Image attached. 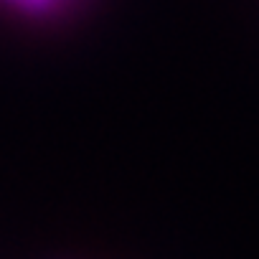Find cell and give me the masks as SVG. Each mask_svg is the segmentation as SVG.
I'll list each match as a JSON object with an SVG mask.
<instances>
[{"instance_id":"cell-1","label":"cell","mask_w":259,"mask_h":259,"mask_svg":"<svg viewBox=\"0 0 259 259\" xmlns=\"http://www.w3.org/2000/svg\"><path fill=\"white\" fill-rule=\"evenodd\" d=\"M13 3H18V6H23V8H49L54 0H13Z\"/></svg>"}]
</instances>
